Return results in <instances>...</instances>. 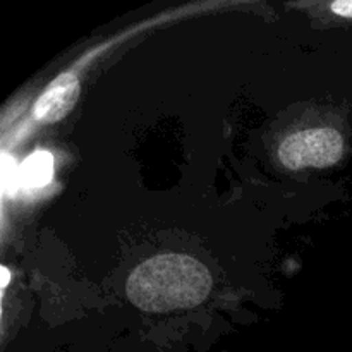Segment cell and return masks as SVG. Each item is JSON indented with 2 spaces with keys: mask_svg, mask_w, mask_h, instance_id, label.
<instances>
[{
  "mask_svg": "<svg viewBox=\"0 0 352 352\" xmlns=\"http://www.w3.org/2000/svg\"><path fill=\"white\" fill-rule=\"evenodd\" d=\"M212 275L186 254H158L134 268L127 278V298L143 311L164 313L192 308L206 299Z\"/></svg>",
  "mask_w": 352,
  "mask_h": 352,
  "instance_id": "6da1fadb",
  "label": "cell"
},
{
  "mask_svg": "<svg viewBox=\"0 0 352 352\" xmlns=\"http://www.w3.org/2000/svg\"><path fill=\"white\" fill-rule=\"evenodd\" d=\"M344 155V136L333 127H318L291 134L280 144L278 157L287 168H325Z\"/></svg>",
  "mask_w": 352,
  "mask_h": 352,
  "instance_id": "7a4b0ae2",
  "label": "cell"
},
{
  "mask_svg": "<svg viewBox=\"0 0 352 352\" xmlns=\"http://www.w3.org/2000/svg\"><path fill=\"white\" fill-rule=\"evenodd\" d=\"M79 96V81L72 72H64L47 89L41 93L34 103L33 113L43 122H58L74 109Z\"/></svg>",
  "mask_w": 352,
  "mask_h": 352,
  "instance_id": "3957f363",
  "label": "cell"
},
{
  "mask_svg": "<svg viewBox=\"0 0 352 352\" xmlns=\"http://www.w3.org/2000/svg\"><path fill=\"white\" fill-rule=\"evenodd\" d=\"M54 175V157L47 150H36L19 165V182L28 189H40L50 184Z\"/></svg>",
  "mask_w": 352,
  "mask_h": 352,
  "instance_id": "277c9868",
  "label": "cell"
},
{
  "mask_svg": "<svg viewBox=\"0 0 352 352\" xmlns=\"http://www.w3.org/2000/svg\"><path fill=\"white\" fill-rule=\"evenodd\" d=\"M19 168L7 153L2 155V189L3 195H14L19 186Z\"/></svg>",
  "mask_w": 352,
  "mask_h": 352,
  "instance_id": "5b68a950",
  "label": "cell"
},
{
  "mask_svg": "<svg viewBox=\"0 0 352 352\" xmlns=\"http://www.w3.org/2000/svg\"><path fill=\"white\" fill-rule=\"evenodd\" d=\"M7 284H9V270L2 267V289H6Z\"/></svg>",
  "mask_w": 352,
  "mask_h": 352,
  "instance_id": "8992f818",
  "label": "cell"
}]
</instances>
